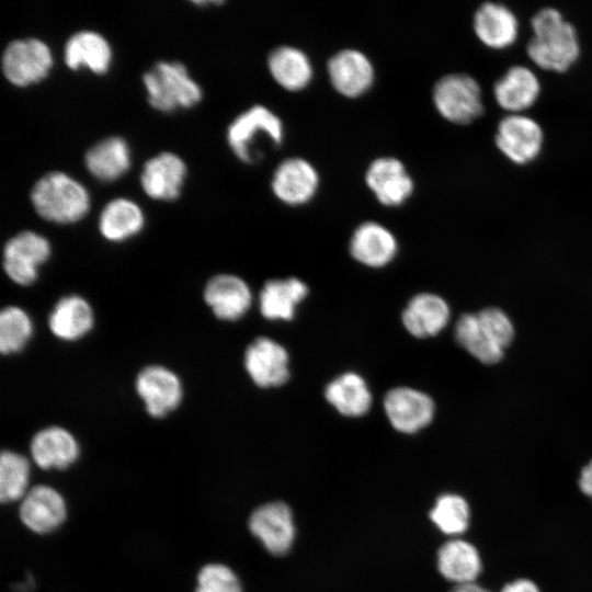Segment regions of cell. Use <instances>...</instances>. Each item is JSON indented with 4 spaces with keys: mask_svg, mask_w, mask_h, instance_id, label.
<instances>
[{
    "mask_svg": "<svg viewBox=\"0 0 592 592\" xmlns=\"http://www.w3.org/2000/svg\"><path fill=\"white\" fill-rule=\"evenodd\" d=\"M528 58L540 69L562 73L579 59L581 48L574 25L553 7L538 10L531 19Z\"/></svg>",
    "mask_w": 592,
    "mask_h": 592,
    "instance_id": "obj_1",
    "label": "cell"
},
{
    "mask_svg": "<svg viewBox=\"0 0 592 592\" xmlns=\"http://www.w3.org/2000/svg\"><path fill=\"white\" fill-rule=\"evenodd\" d=\"M37 214L56 224H72L86 216L90 198L82 184L62 172L42 177L31 191Z\"/></svg>",
    "mask_w": 592,
    "mask_h": 592,
    "instance_id": "obj_2",
    "label": "cell"
},
{
    "mask_svg": "<svg viewBox=\"0 0 592 592\" xmlns=\"http://www.w3.org/2000/svg\"><path fill=\"white\" fill-rule=\"evenodd\" d=\"M152 107L161 112L187 109L202 99L200 86L190 78L186 67L179 61H159L143 76Z\"/></svg>",
    "mask_w": 592,
    "mask_h": 592,
    "instance_id": "obj_3",
    "label": "cell"
},
{
    "mask_svg": "<svg viewBox=\"0 0 592 592\" xmlns=\"http://www.w3.org/2000/svg\"><path fill=\"white\" fill-rule=\"evenodd\" d=\"M433 102L437 112L454 124H470L485 112L480 84L464 72L440 78L433 88Z\"/></svg>",
    "mask_w": 592,
    "mask_h": 592,
    "instance_id": "obj_4",
    "label": "cell"
},
{
    "mask_svg": "<svg viewBox=\"0 0 592 592\" xmlns=\"http://www.w3.org/2000/svg\"><path fill=\"white\" fill-rule=\"evenodd\" d=\"M228 144L243 162H254L262 157L257 144L261 137L278 146L283 139L281 119L269 109L255 105L240 114L228 127Z\"/></svg>",
    "mask_w": 592,
    "mask_h": 592,
    "instance_id": "obj_5",
    "label": "cell"
},
{
    "mask_svg": "<svg viewBox=\"0 0 592 592\" xmlns=\"http://www.w3.org/2000/svg\"><path fill=\"white\" fill-rule=\"evenodd\" d=\"M52 254L49 241L34 231H22L3 248L2 266L7 276L20 286L35 283L41 266Z\"/></svg>",
    "mask_w": 592,
    "mask_h": 592,
    "instance_id": "obj_6",
    "label": "cell"
},
{
    "mask_svg": "<svg viewBox=\"0 0 592 592\" xmlns=\"http://www.w3.org/2000/svg\"><path fill=\"white\" fill-rule=\"evenodd\" d=\"M494 144L511 162L524 166L539 156L544 145V132L531 116L508 114L497 125Z\"/></svg>",
    "mask_w": 592,
    "mask_h": 592,
    "instance_id": "obj_7",
    "label": "cell"
},
{
    "mask_svg": "<svg viewBox=\"0 0 592 592\" xmlns=\"http://www.w3.org/2000/svg\"><path fill=\"white\" fill-rule=\"evenodd\" d=\"M135 390L146 412L161 419L177 410L183 400V384L169 367L153 364L139 371L135 379Z\"/></svg>",
    "mask_w": 592,
    "mask_h": 592,
    "instance_id": "obj_8",
    "label": "cell"
},
{
    "mask_svg": "<svg viewBox=\"0 0 592 592\" xmlns=\"http://www.w3.org/2000/svg\"><path fill=\"white\" fill-rule=\"evenodd\" d=\"M53 65L49 47L37 38L11 42L2 55V70L14 86L25 87L47 77Z\"/></svg>",
    "mask_w": 592,
    "mask_h": 592,
    "instance_id": "obj_9",
    "label": "cell"
},
{
    "mask_svg": "<svg viewBox=\"0 0 592 592\" xmlns=\"http://www.w3.org/2000/svg\"><path fill=\"white\" fill-rule=\"evenodd\" d=\"M251 534L273 555L286 554L295 538L294 516L291 508L274 501L257 508L248 522Z\"/></svg>",
    "mask_w": 592,
    "mask_h": 592,
    "instance_id": "obj_10",
    "label": "cell"
},
{
    "mask_svg": "<svg viewBox=\"0 0 592 592\" xmlns=\"http://www.w3.org/2000/svg\"><path fill=\"white\" fill-rule=\"evenodd\" d=\"M384 409L395 430L412 434L431 423L435 407L426 394L410 387H396L386 394Z\"/></svg>",
    "mask_w": 592,
    "mask_h": 592,
    "instance_id": "obj_11",
    "label": "cell"
},
{
    "mask_svg": "<svg viewBox=\"0 0 592 592\" xmlns=\"http://www.w3.org/2000/svg\"><path fill=\"white\" fill-rule=\"evenodd\" d=\"M19 516L30 531L47 534L65 522L67 504L58 490L47 485H37L20 501Z\"/></svg>",
    "mask_w": 592,
    "mask_h": 592,
    "instance_id": "obj_12",
    "label": "cell"
},
{
    "mask_svg": "<svg viewBox=\"0 0 592 592\" xmlns=\"http://www.w3.org/2000/svg\"><path fill=\"white\" fill-rule=\"evenodd\" d=\"M288 353L276 341L260 337L244 352V368L252 382L262 388L277 387L289 378Z\"/></svg>",
    "mask_w": 592,
    "mask_h": 592,
    "instance_id": "obj_13",
    "label": "cell"
},
{
    "mask_svg": "<svg viewBox=\"0 0 592 592\" xmlns=\"http://www.w3.org/2000/svg\"><path fill=\"white\" fill-rule=\"evenodd\" d=\"M204 301L224 321H236L249 310L252 294L248 284L237 275L218 274L205 285Z\"/></svg>",
    "mask_w": 592,
    "mask_h": 592,
    "instance_id": "obj_14",
    "label": "cell"
},
{
    "mask_svg": "<svg viewBox=\"0 0 592 592\" xmlns=\"http://www.w3.org/2000/svg\"><path fill=\"white\" fill-rule=\"evenodd\" d=\"M30 453L39 468L64 470L77 462L80 446L70 431L50 425L34 434L30 443Z\"/></svg>",
    "mask_w": 592,
    "mask_h": 592,
    "instance_id": "obj_15",
    "label": "cell"
},
{
    "mask_svg": "<svg viewBox=\"0 0 592 592\" xmlns=\"http://www.w3.org/2000/svg\"><path fill=\"white\" fill-rule=\"evenodd\" d=\"M473 27L477 38L491 49H505L519 36V20L505 4L486 1L475 11Z\"/></svg>",
    "mask_w": 592,
    "mask_h": 592,
    "instance_id": "obj_16",
    "label": "cell"
},
{
    "mask_svg": "<svg viewBox=\"0 0 592 592\" xmlns=\"http://www.w3.org/2000/svg\"><path fill=\"white\" fill-rule=\"evenodd\" d=\"M540 89L538 77L532 69L514 65L493 83V96L509 114H523L536 103Z\"/></svg>",
    "mask_w": 592,
    "mask_h": 592,
    "instance_id": "obj_17",
    "label": "cell"
},
{
    "mask_svg": "<svg viewBox=\"0 0 592 592\" xmlns=\"http://www.w3.org/2000/svg\"><path fill=\"white\" fill-rule=\"evenodd\" d=\"M185 175L186 166L183 160L166 151L145 163L140 182L151 198L172 201L179 197Z\"/></svg>",
    "mask_w": 592,
    "mask_h": 592,
    "instance_id": "obj_18",
    "label": "cell"
},
{
    "mask_svg": "<svg viewBox=\"0 0 592 592\" xmlns=\"http://www.w3.org/2000/svg\"><path fill=\"white\" fill-rule=\"evenodd\" d=\"M47 323L54 337L65 342H75L92 330L94 312L86 298L67 295L54 305Z\"/></svg>",
    "mask_w": 592,
    "mask_h": 592,
    "instance_id": "obj_19",
    "label": "cell"
},
{
    "mask_svg": "<svg viewBox=\"0 0 592 592\" xmlns=\"http://www.w3.org/2000/svg\"><path fill=\"white\" fill-rule=\"evenodd\" d=\"M328 72L334 89L350 98L363 94L374 80L371 61L363 53L354 49L335 54L328 62Z\"/></svg>",
    "mask_w": 592,
    "mask_h": 592,
    "instance_id": "obj_20",
    "label": "cell"
},
{
    "mask_svg": "<svg viewBox=\"0 0 592 592\" xmlns=\"http://www.w3.org/2000/svg\"><path fill=\"white\" fill-rule=\"evenodd\" d=\"M317 186V171L301 158L284 160L275 170L272 180L274 194L289 205L308 202L316 193Z\"/></svg>",
    "mask_w": 592,
    "mask_h": 592,
    "instance_id": "obj_21",
    "label": "cell"
},
{
    "mask_svg": "<svg viewBox=\"0 0 592 592\" xmlns=\"http://www.w3.org/2000/svg\"><path fill=\"white\" fill-rule=\"evenodd\" d=\"M366 183L378 201L396 206L406 201L413 191V181L405 166L395 158L376 159L367 169Z\"/></svg>",
    "mask_w": 592,
    "mask_h": 592,
    "instance_id": "obj_22",
    "label": "cell"
},
{
    "mask_svg": "<svg viewBox=\"0 0 592 592\" xmlns=\"http://www.w3.org/2000/svg\"><path fill=\"white\" fill-rule=\"evenodd\" d=\"M401 318L405 328L413 337H433L447 325L449 307L442 297L422 293L409 300Z\"/></svg>",
    "mask_w": 592,
    "mask_h": 592,
    "instance_id": "obj_23",
    "label": "cell"
},
{
    "mask_svg": "<svg viewBox=\"0 0 592 592\" xmlns=\"http://www.w3.org/2000/svg\"><path fill=\"white\" fill-rule=\"evenodd\" d=\"M350 252L360 263L371 267H382L388 264L397 252L394 235L384 226L367 221L354 231Z\"/></svg>",
    "mask_w": 592,
    "mask_h": 592,
    "instance_id": "obj_24",
    "label": "cell"
},
{
    "mask_svg": "<svg viewBox=\"0 0 592 592\" xmlns=\"http://www.w3.org/2000/svg\"><path fill=\"white\" fill-rule=\"evenodd\" d=\"M437 569L446 580L455 584L475 582L482 570V561L471 543L453 538L440 547Z\"/></svg>",
    "mask_w": 592,
    "mask_h": 592,
    "instance_id": "obj_25",
    "label": "cell"
},
{
    "mask_svg": "<svg viewBox=\"0 0 592 592\" xmlns=\"http://www.w3.org/2000/svg\"><path fill=\"white\" fill-rule=\"evenodd\" d=\"M307 294V285L296 277L267 281L259 295L261 315L269 320L289 321Z\"/></svg>",
    "mask_w": 592,
    "mask_h": 592,
    "instance_id": "obj_26",
    "label": "cell"
},
{
    "mask_svg": "<svg viewBox=\"0 0 592 592\" xmlns=\"http://www.w3.org/2000/svg\"><path fill=\"white\" fill-rule=\"evenodd\" d=\"M112 50L106 39L91 31L73 34L65 46V62L72 69L88 67L98 75L105 73L110 67Z\"/></svg>",
    "mask_w": 592,
    "mask_h": 592,
    "instance_id": "obj_27",
    "label": "cell"
},
{
    "mask_svg": "<svg viewBox=\"0 0 592 592\" xmlns=\"http://www.w3.org/2000/svg\"><path fill=\"white\" fill-rule=\"evenodd\" d=\"M325 397L338 412L352 418L365 414L372 405V394L365 380L353 372L344 373L329 383Z\"/></svg>",
    "mask_w": 592,
    "mask_h": 592,
    "instance_id": "obj_28",
    "label": "cell"
},
{
    "mask_svg": "<svg viewBox=\"0 0 592 592\" xmlns=\"http://www.w3.org/2000/svg\"><path fill=\"white\" fill-rule=\"evenodd\" d=\"M84 161L93 177L111 182L129 169V148L123 138L112 136L91 147L86 153Z\"/></svg>",
    "mask_w": 592,
    "mask_h": 592,
    "instance_id": "obj_29",
    "label": "cell"
},
{
    "mask_svg": "<svg viewBox=\"0 0 592 592\" xmlns=\"http://www.w3.org/2000/svg\"><path fill=\"white\" fill-rule=\"evenodd\" d=\"M140 207L126 198L111 201L102 209L99 230L109 241L121 242L137 235L144 227Z\"/></svg>",
    "mask_w": 592,
    "mask_h": 592,
    "instance_id": "obj_30",
    "label": "cell"
},
{
    "mask_svg": "<svg viewBox=\"0 0 592 592\" xmlns=\"http://www.w3.org/2000/svg\"><path fill=\"white\" fill-rule=\"evenodd\" d=\"M267 64L272 77L289 91H298L311 80L310 61L298 48L278 47L270 54Z\"/></svg>",
    "mask_w": 592,
    "mask_h": 592,
    "instance_id": "obj_31",
    "label": "cell"
},
{
    "mask_svg": "<svg viewBox=\"0 0 592 592\" xmlns=\"http://www.w3.org/2000/svg\"><path fill=\"white\" fill-rule=\"evenodd\" d=\"M457 342L483 364H494L503 357L504 349L482 330L477 314H464L455 327Z\"/></svg>",
    "mask_w": 592,
    "mask_h": 592,
    "instance_id": "obj_32",
    "label": "cell"
},
{
    "mask_svg": "<svg viewBox=\"0 0 592 592\" xmlns=\"http://www.w3.org/2000/svg\"><path fill=\"white\" fill-rule=\"evenodd\" d=\"M31 466L27 458L5 449L0 456V499L3 503L21 501L27 493Z\"/></svg>",
    "mask_w": 592,
    "mask_h": 592,
    "instance_id": "obj_33",
    "label": "cell"
},
{
    "mask_svg": "<svg viewBox=\"0 0 592 592\" xmlns=\"http://www.w3.org/2000/svg\"><path fill=\"white\" fill-rule=\"evenodd\" d=\"M34 326L30 315L19 306H7L0 314V351L11 355L30 342Z\"/></svg>",
    "mask_w": 592,
    "mask_h": 592,
    "instance_id": "obj_34",
    "label": "cell"
},
{
    "mask_svg": "<svg viewBox=\"0 0 592 592\" xmlns=\"http://www.w3.org/2000/svg\"><path fill=\"white\" fill-rule=\"evenodd\" d=\"M430 519L442 533L457 536L469 526L470 508L462 496L444 493L435 500Z\"/></svg>",
    "mask_w": 592,
    "mask_h": 592,
    "instance_id": "obj_35",
    "label": "cell"
},
{
    "mask_svg": "<svg viewBox=\"0 0 592 592\" xmlns=\"http://www.w3.org/2000/svg\"><path fill=\"white\" fill-rule=\"evenodd\" d=\"M194 592H242V585L231 568L212 562L200 569Z\"/></svg>",
    "mask_w": 592,
    "mask_h": 592,
    "instance_id": "obj_36",
    "label": "cell"
},
{
    "mask_svg": "<svg viewBox=\"0 0 592 592\" xmlns=\"http://www.w3.org/2000/svg\"><path fill=\"white\" fill-rule=\"evenodd\" d=\"M486 334L498 345L505 349L513 340L514 328L510 318L499 308H486L477 314Z\"/></svg>",
    "mask_w": 592,
    "mask_h": 592,
    "instance_id": "obj_37",
    "label": "cell"
},
{
    "mask_svg": "<svg viewBox=\"0 0 592 592\" xmlns=\"http://www.w3.org/2000/svg\"><path fill=\"white\" fill-rule=\"evenodd\" d=\"M501 592H540L539 588L530 579H516L503 587Z\"/></svg>",
    "mask_w": 592,
    "mask_h": 592,
    "instance_id": "obj_38",
    "label": "cell"
},
{
    "mask_svg": "<svg viewBox=\"0 0 592 592\" xmlns=\"http://www.w3.org/2000/svg\"><path fill=\"white\" fill-rule=\"evenodd\" d=\"M579 487L581 491L592 500V460L582 468L579 478Z\"/></svg>",
    "mask_w": 592,
    "mask_h": 592,
    "instance_id": "obj_39",
    "label": "cell"
},
{
    "mask_svg": "<svg viewBox=\"0 0 592 592\" xmlns=\"http://www.w3.org/2000/svg\"><path fill=\"white\" fill-rule=\"evenodd\" d=\"M449 592H490L488 589L477 584L476 582H468L462 584H455Z\"/></svg>",
    "mask_w": 592,
    "mask_h": 592,
    "instance_id": "obj_40",
    "label": "cell"
}]
</instances>
